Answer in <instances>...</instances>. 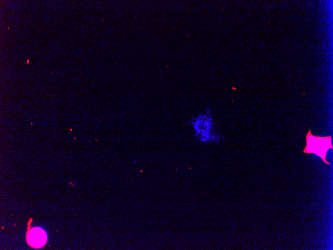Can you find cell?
<instances>
[{
  "instance_id": "obj_1",
  "label": "cell",
  "mask_w": 333,
  "mask_h": 250,
  "mask_svg": "<svg viewBox=\"0 0 333 250\" xmlns=\"http://www.w3.org/2000/svg\"><path fill=\"white\" fill-rule=\"evenodd\" d=\"M214 124L209 110L192 117L189 121L194 137L203 143L218 142L219 136L213 131Z\"/></svg>"
},
{
  "instance_id": "obj_2",
  "label": "cell",
  "mask_w": 333,
  "mask_h": 250,
  "mask_svg": "<svg viewBox=\"0 0 333 250\" xmlns=\"http://www.w3.org/2000/svg\"><path fill=\"white\" fill-rule=\"evenodd\" d=\"M306 146L303 152L313 153L321 158L324 163L330 165L326 160L327 153L330 149H333L332 136L321 137L314 136L309 130L306 136Z\"/></svg>"
},
{
  "instance_id": "obj_3",
  "label": "cell",
  "mask_w": 333,
  "mask_h": 250,
  "mask_svg": "<svg viewBox=\"0 0 333 250\" xmlns=\"http://www.w3.org/2000/svg\"><path fill=\"white\" fill-rule=\"evenodd\" d=\"M46 239L45 233L39 228L32 229L28 234V242L30 246L34 248H40L43 246Z\"/></svg>"
}]
</instances>
